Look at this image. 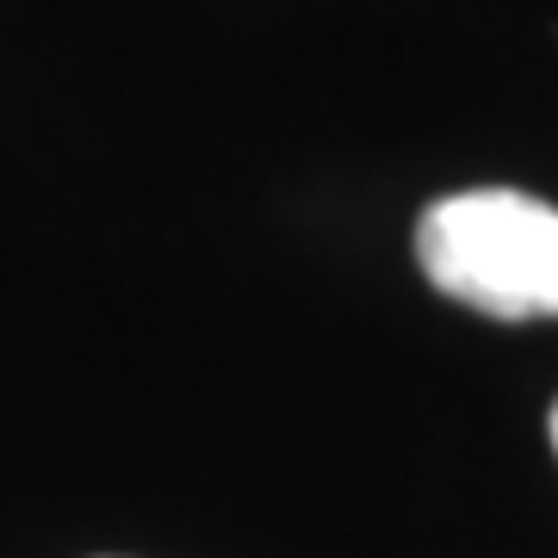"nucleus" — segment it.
Here are the masks:
<instances>
[{"mask_svg":"<svg viewBox=\"0 0 558 558\" xmlns=\"http://www.w3.org/2000/svg\"><path fill=\"white\" fill-rule=\"evenodd\" d=\"M428 286L484 317H558V211L515 186L447 193L416 223Z\"/></svg>","mask_w":558,"mask_h":558,"instance_id":"1","label":"nucleus"},{"mask_svg":"<svg viewBox=\"0 0 558 558\" xmlns=\"http://www.w3.org/2000/svg\"><path fill=\"white\" fill-rule=\"evenodd\" d=\"M553 447H558V403H553Z\"/></svg>","mask_w":558,"mask_h":558,"instance_id":"2","label":"nucleus"}]
</instances>
